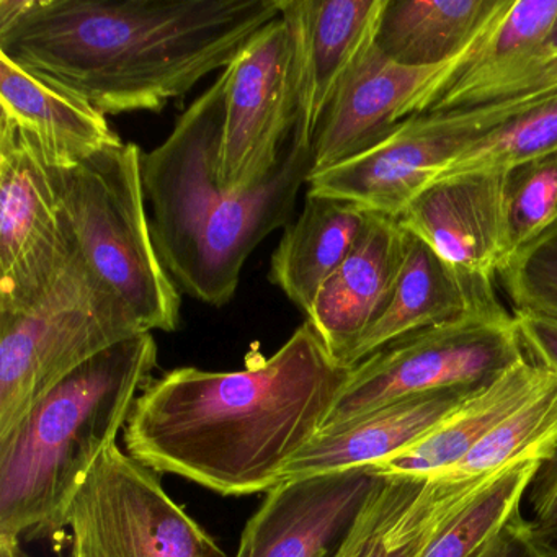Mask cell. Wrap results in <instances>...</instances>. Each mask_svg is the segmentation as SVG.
Masks as SVG:
<instances>
[{
    "label": "cell",
    "instance_id": "8fae6325",
    "mask_svg": "<svg viewBox=\"0 0 557 557\" xmlns=\"http://www.w3.org/2000/svg\"><path fill=\"white\" fill-rule=\"evenodd\" d=\"M494 27L458 57L433 66L397 63L374 45L345 77L319 123L312 172L341 164L425 115L466 67L484 58Z\"/></svg>",
    "mask_w": 557,
    "mask_h": 557
},
{
    "label": "cell",
    "instance_id": "6da1fadb",
    "mask_svg": "<svg viewBox=\"0 0 557 557\" xmlns=\"http://www.w3.org/2000/svg\"><path fill=\"white\" fill-rule=\"evenodd\" d=\"M350 371L305 321L244 370L185 367L152 380L126 423V449L221 495L272 491L324 429Z\"/></svg>",
    "mask_w": 557,
    "mask_h": 557
},
{
    "label": "cell",
    "instance_id": "4dcf8cb0",
    "mask_svg": "<svg viewBox=\"0 0 557 557\" xmlns=\"http://www.w3.org/2000/svg\"><path fill=\"white\" fill-rule=\"evenodd\" d=\"M528 360L557 374V319L534 312H513Z\"/></svg>",
    "mask_w": 557,
    "mask_h": 557
},
{
    "label": "cell",
    "instance_id": "ac0fdd59",
    "mask_svg": "<svg viewBox=\"0 0 557 557\" xmlns=\"http://www.w3.org/2000/svg\"><path fill=\"white\" fill-rule=\"evenodd\" d=\"M0 115L30 135L53 168H74L123 143L89 100L4 53H0Z\"/></svg>",
    "mask_w": 557,
    "mask_h": 557
},
{
    "label": "cell",
    "instance_id": "836d02e7",
    "mask_svg": "<svg viewBox=\"0 0 557 557\" xmlns=\"http://www.w3.org/2000/svg\"><path fill=\"white\" fill-rule=\"evenodd\" d=\"M533 534L550 556L557 557V528L556 530L544 531V533H534L533 531Z\"/></svg>",
    "mask_w": 557,
    "mask_h": 557
},
{
    "label": "cell",
    "instance_id": "f546056e",
    "mask_svg": "<svg viewBox=\"0 0 557 557\" xmlns=\"http://www.w3.org/2000/svg\"><path fill=\"white\" fill-rule=\"evenodd\" d=\"M521 515L534 533L556 530L557 528V448L553 455L541 462L534 472L527 494H524Z\"/></svg>",
    "mask_w": 557,
    "mask_h": 557
},
{
    "label": "cell",
    "instance_id": "2e32d148",
    "mask_svg": "<svg viewBox=\"0 0 557 557\" xmlns=\"http://www.w3.org/2000/svg\"><path fill=\"white\" fill-rule=\"evenodd\" d=\"M502 471L471 479L381 475L332 557H423L440 531Z\"/></svg>",
    "mask_w": 557,
    "mask_h": 557
},
{
    "label": "cell",
    "instance_id": "ffe728a7",
    "mask_svg": "<svg viewBox=\"0 0 557 557\" xmlns=\"http://www.w3.org/2000/svg\"><path fill=\"white\" fill-rule=\"evenodd\" d=\"M409 234V233H407ZM495 282L475 278L443 262L429 246L410 236L389 301L347 358V367L423 329L459 318L495 301Z\"/></svg>",
    "mask_w": 557,
    "mask_h": 557
},
{
    "label": "cell",
    "instance_id": "ba28073f",
    "mask_svg": "<svg viewBox=\"0 0 557 557\" xmlns=\"http://www.w3.org/2000/svg\"><path fill=\"white\" fill-rule=\"evenodd\" d=\"M71 557H227L162 487L159 472L110 446L67 508Z\"/></svg>",
    "mask_w": 557,
    "mask_h": 557
},
{
    "label": "cell",
    "instance_id": "1f68e13d",
    "mask_svg": "<svg viewBox=\"0 0 557 557\" xmlns=\"http://www.w3.org/2000/svg\"><path fill=\"white\" fill-rule=\"evenodd\" d=\"M475 557H553L534 537L523 515L508 521Z\"/></svg>",
    "mask_w": 557,
    "mask_h": 557
},
{
    "label": "cell",
    "instance_id": "e575fe53",
    "mask_svg": "<svg viewBox=\"0 0 557 557\" xmlns=\"http://www.w3.org/2000/svg\"><path fill=\"white\" fill-rule=\"evenodd\" d=\"M546 47L557 48V21L556 25H554L553 35H550L549 41H547Z\"/></svg>",
    "mask_w": 557,
    "mask_h": 557
},
{
    "label": "cell",
    "instance_id": "484cf974",
    "mask_svg": "<svg viewBox=\"0 0 557 557\" xmlns=\"http://www.w3.org/2000/svg\"><path fill=\"white\" fill-rule=\"evenodd\" d=\"M541 461L504 469L462 508L430 544L423 557H475V554L523 507L524 494Z\"/></svg>",
    "mask_w": 557,
    "mask_h": 557
},
{
    "label": "cell",
    "instance_id": "277c9868",
    "mask_svg": "<svg viewBox=\"0 0 557 557\" xmlns=\"http://www.w3.org/2000/svg\"><path fill=\"white\" fill-rule=\"evenodd\" d=\"M158 357L151 332L107 348L0 436V534L34 540L63 530L74 495L151 384Z\"/></svg>",
    "mask_w": 557,
    "mask_h": 557
},
{
    "label": "cell",
    "instance_id": "603a6c76",
    "mask_svg": "<svg viewBox=\"0 0 557 557\" xmlns=\"http://www.w3.org/2000/svg\"><path fill=\"white\" fill-rule=\"evenodd\" d=\"M510 0H387L376 47L407 66H433L478 44Z\"/></svg>",
    "mask_w": 557,
    "mask_h": 557
},
{
    "label": "cell",
    "instance_id": "4316f807",
    "mask_svg": "<svg viewBox=\"0 0 557 557\" xmlns=\"http://www.w3.org/2000/svg\"><path fill=\"white\" fill-rule=\"evenodd\" d=\"M510 311L557 319V221L511 253L497 276Z\"/></svg>",
    "mask_w": 557,
    "mask_h": 557
},
{
    "label": "cell",
    "instance_id": "cb8c5ba5",
    "mask_svg": "<svg viewBox=\"0 0 557 557\" xmlns=\"http://www.w3.org/2000/svg\"><path fill=\"white\" fill-rule=\"evenodd\" d=\"M554 149H557V99L469 139L429 185L465 175L508 174L511 169Z\"/></svg>",
    "mask_w": 557,
    "mask_h": 557
},
{
    "label": "cell",
    "instance_id": "f1b7e54d",
    "mask_svg": "<svg viewBox=\"0 0 557 557\" xmlns=\"http://www.w3.org/2000/svg\"><path fill=\"white\" fill-rule=\"evenodd\" d=\"M557 21V0H510L488 38L484 58L502 61L540 50L549 41Z\"/></svg>",
    "mask_w": 557,
    "mask_h": 557
},
{
    "label": "cell",
    "instance_id": "7c38bea8",
    "mask_svg": "<svg viewBox=\"0 0 557 557\" xmlns=\"http://www.w3.org/2000/svg\"><path fill=\"white\" fill-rule=\"evenodd\" d=\"M381 475L374 468L286 479L267 492L236 557H332Z\"/></svg>",
    "mask_w": 557,
    "mask_h": 557
},
{
    "label": "cell",
    "instance_id": "e0dca14e",
    "mask_svg": "<svg viewBox=\"0 0 557 557\" xmlns=\"http://www.w3.org/2000/svg\"><path fill=\"white\" fill-rule=\"evenodd\" d=\"M409 234L399 221L370 214L341 269L322 286L306 321L332 355H348L389 301L406 256Z\"/></svg>",
    "mask_w": 557,
    "mask_h": 557
},
{
    "label": "cell",
    "instance_id": "9a60e30c",
    "mask_svg": "<svg viewBox=\"0 0 557 557\" xmlns=\"http://www.w3.org/2000/svg\"><path fill=\"white\" fill-rule=\"evenodd\" d=\"M474 136L409 120L360 154L309 175L308 194L399 220L436 172Z\"/></svg>",
    "mask_w": 557,
    "mask_h": 557
},
{
    "label": "cell",
    "instance_id": "7402d4cb",
    "mask_svg": "<svg viewBox=\"0 0 557 557\" xmlns=\"http://www.w3.org/2000/svg\"><path fill=\"white\" fill-rule=\"evenodd\" d=\"M368 216L347 201L306 194L301 214L285 227L272 253L270 282L308 315L322 286L354 249Z\"/></svg>",
    "mask_w": 557,
    "mask_h": 557
},
{
    "label": "cell",
    "instance_id": "3957f363",
    "mask_svg": "<svg viewBox=\"0 0 557 557\" xmlns=\"http://www.w3.org/2000/svg\"><path fill=\"white\" fill-rule=\"evenodd\" d=\"M230 73L175 120L171 135L143 152V184L162 265L175 285L213 308L230 305L253 250L292 223L312 172V146L293 133L285 158L259 187L231 191L218 182Z\"/></svg>",
    "mask_w": 557,
    "mask_h": 557
},
{
    "label": "cell",
    "instance_id": "7a4b0ae2",
    "mask_svg": "<svg viewBox=\"0 0 557 557\" xmlns=\"http://www.w3.org/2000/svg\"><path fill=\"white\" fill-rule=\"evenodd\" d=\"M282 15V0H0V53L103 115L159 113Z\"/></svg>",
    "mask_w": 557,
    "mask_h": 557
},
{
    "label": "cell",
    "instance_id": "52a82bcc",
    "mask_svg": "<svg viewBox=\"0 0 557 557\" xmlns=\"http://www.w3.org/2000/svg\"><path fill=\"white\" fill-rule=\"evenodd\" d=\"M524 358L513 312L495 299L355 364L322 432L407 397L479 389Z\"/></svg>",
    "mask_w": 557,
    "mask_h": 557
},
{
    "label": "cell",
    "instance_id": "4fadbf2b",
    "mask_svg": "<svg viewBox=\"0 0 557 557\" xmlns=\"http://www.w3.org/2000/svg\"><path fill=\"white\" fill-rule=\"evenodd\" d=\"M453 269L497 282L513 253L507 174H478L436 182L420 191L399 218Z\"/></svg>",
    "mask_w": 557,
    "mask_h": 557
},
{
    "label": "cell",
    "instance_id": "83f0119b",
    "mask_svg": "<svg viewBox=\"0 0 557 557\" xmlns=\"http://www.w3.org/2000/svg\"><path fill=\"white\" fill-rule=\"evenodd\" d=\"M507 195L515 252L557 221V149L511 169Z\"/></svg>",
    "mask_w": 557,
    "mask_h": 557
},
{
    "label": "cell",
    "instance_id": "44dd1931",
    "mask_svg": "<svg viewBox=\"0 0 557 557\" xmlns=\"http://www.w3.org/2000/svg\"><path fill=\"white\" fill-rule=\"evenodd\" d=\"M554 376L556 373L528 358L518 361L475 391L416 445L373 466L374 471L384 478H443Z\"/></svg>",
    "mask_w": 557,
    "mask_h": 557
},
{
    "label": "cell",
    "instance_id": "9c48e42d",
    "mask_svg": "<svg viewBox=\"0 0 557 557\" xmlns=\"http://www.w3.org/2000/svg\"><path fill=\"white\" fill-rule=\"evenodd\" d=\"M76 253L53 165L0 115V314L40 298Z\"/></svg>",
    "mask_w": 557,
    "mask_h": 557
},
{
    "label": "cell",
    "instance_id": "d6a6232c",
    "mask_svg": "<svg viewBox=\"0 0 557 557\" xmlns=\"http://www.w3.org/2000/svg\"><path fill=\"white\" fill-rule=\"evenodd\" d=\"M0 557H30L22 547L21 540L9 534H0Z\"/></svg>",
    "mask_w": 557,
    "mask_h": 557
},
{
    "label": "cell",
    "instance_id": "5bb4252c",
    "mask_svg": "<svg viewBox=\"0 0 557 557\" xmlns=\"http://www.w3.org/2000/svg\"><path fill=\"white\" fill-rule=\"evenodd\" d=\"M387 0H282L295 41L298 133L312 146L345 77L376 45Z\"/></svg>",
    "mask_w": 557,
    "mask_h": 557
},
{
    "label": "cell",
    "instance_id": "30bf717a",
    "mask_svg": "<svg viewBox=\"0 0 557 557\" xmlns=\"http://www.w3.org/2000/svg\"><path fill=\"white\" fill-rule=\"evenodd\" d=\"M227 73L218 182L247 191L275 172L298 125L295 41L282 15L247 41Z\"/></svg>",
    "mask_w": 557,
    "mask_h": 557
},
{
    "label": "cell",
    "instance_id": "d6986e66",
    "mask_svg": "<svg viewBox=\"0 0 557 557\" xmlns=\"http://www.w3.org/2000/svg\"><path fill=\"white\" fill-rule=\"evenodd\" d=\"M479 389L436 391L407 397L324 430L289 462L282 481L383 465L429 435Z\"/></svg>",
    "mask_w": 557,
    "mask_h": 557
},
{
    "label": "cell",
    "instance_id": "5b68a950",
    "mask_svg": "<svg viewBox=\"0 0 557 557\" xmlns=\"http://www.w3.org/2000/svg\"><path fill=\"white\" fill-rule=\"evenodd\" d=\"M77 253L135 315L143 332L177 331L182 298L152 237L143 151L122 143L74 168H53Z\"/></svg>",
    "mask_w": 557,
    "mask_h": 557
},
{
    "label": "cell",
    "instance_id": "d4e9b609",
    "mask_svg": "<svg viewBox=\"0 0 557 557\" xmlns=\"http://www.w3.org/2000/svg\"><path fill=\"white\" fill-rule=\"evenodd\" d=\"M557 448V374L504 420L455 469L436 479L494 474L527 461H546Z\"/></svg>",
    "mask_w": 557,
    "mask_h": 557
},
{
    "label": "cell",
    "instance_id": "8992f818",
    "mask_svg": "<svg viewBox=\"0 0 557 557\" xmlns=\"http://www.w3.org/2000/svg\"><path fill=\"white\" fill-rule=\"evenodd\" d=\"M138 334L125 302L76 253L40 298L0 314V436L67 374Z\"/></svg>",
    "mask_w": 557,
    "mask_h": 557
}]
</instances>
